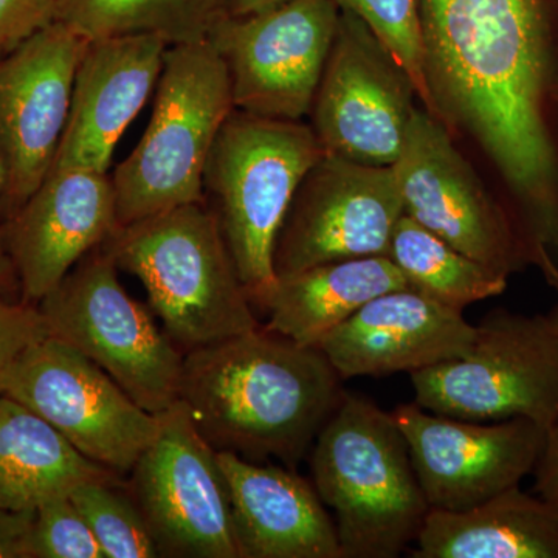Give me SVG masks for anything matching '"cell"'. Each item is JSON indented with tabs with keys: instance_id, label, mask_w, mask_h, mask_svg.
<instances>
[{
	"instance_id": "1",
	"label": "cell",
	"mask_w": 558,
	"mask_h": 558,
	"mask_svg": "<svg viewBox=\"0 0 558 558\" xmlns=\"http://www.w3.org/2000/svg\"><path fill=\"white\" fill-rule=\"evenodd\" d=\"M433 116L468 131L505 175L532 264L558 289V168L545 120L543 0H418Z\"/></svg>"
},
{
	"instance_id": "2",
	"label": "cell",
	"mask_w": 558,
	"mask_h": 558,
	"mask_svg": "<svg viewBox=\"0 0 558 558\" xmlns=\"http://www.w3.org/2000/svg\"><path fill=\"white\" fill-rule=\"evenodd\" d=\"M343 395L319 349L259 325L186 352L179 400L216 451L275 458L293 469Z\"/></svg>"
},
{
	"instance_id": "3",
	"label": "cell",
	"mask_w": 558,
	"mask_h": 558,
	"mask_svg": "<svg viewBox=\"0 0 558 558\" xmlns=\"http://www.w3.org/2000/svg\"><path fill=\"white\" fill-rule=\"evenodd\" d=\"M315 490L336 513L341 558H396L429 512L391 413L344 391L311 454Z\"/></svg>"
},
{
	"instance_id": "4",
	"label": "cell",
	"mask_w": 558,
	"mask_h": 558,
	"mask_svg": "<svg viewBox=\"0 0 558 558\" xmlns=\"http://www.w3.org/2000/svg\"><path fill=\"white\" fill-rule=\"evenodd\" d=\"M102 245L119 270L140 279L183 354L258 328L219 220L205 202L120 227Z\"/></svg>"
},
{
	"instance_id": "5",
	"label": "cell",
	"mask_w": 558,
	"mask_h": 558,
	"mask_svg": "<svg viewBox=\"0 0 558 558\" xmlns=\"http://www.w3.org/2000/svg\"><path fill=\"white\" fill-rule=\"evenodd\" d=\"M323 150L312 128L234 109L220 128L204 174L215 211L250 301L277 281L275 244L296 190Z\"/></svg>"
},
{
	"instance_id": "6",
	"label": "cell",
	"mask_w": 558,
	"mask_h": 558,
	"mask_svg": "<svg viewBox=\"0 0 558 558\" xmlns=\"http://www.w3.org/2000/svg\"><path fill=\"white\" fill-rule=\"evenodd\" d=\"M233 110L229 70L209 40L168 47L148 128L110 175L120 227L205 202L209 153Z\"/></svg>"
},
{
	"instance_id": "7",
	"label": "cell",
	"mask_w": 558,
	"mask_h": 558,
	"mask_svg": "<svg viewBox=\"0 0 558 558\" xmlns=\"http://www.w3.org/2000/svg\"><path fill=\"white\" fill-rule=\"evenodd\" d=\"M38 307L49 337L105 369L142 409L161 414L178 402L185 354L121 286L105 245L87 253Z\"/></svg>"
},
{
	"instance_id": "8",
	"label": "cell",
	"mask_w": 558,
	"mask_h": 558,
	"mask_svg": "<svg viewBox=\"0 0 558 558\" xmlns=\"http://www.w3.org/2000/svg\"><path fill=\"white\" fill-rule=\"evenodd\" d=\"M414 402L464 421L558 422V330L549 315L492 311L462 357L410 374Z\"/></svg>"
},
{
	"instance_id": "9",
	"label": "cell",
	"mask_w": 558,
	"mask_h": 558,
	"mask_svg": "<svg viewBox=\"0 0 558 558\" xmlns=\"http://www.w3.org/2000/svg\"><path fill=\"white\" fill-rule=\"evenodd\" d=\"M3 395L35 411L81 454L120 476L131 473L159 435L160 414L142 409L105 369L53 337L21 355Z\"/></svg>"
},
{
	"instance_id": "10",
	"label": "cell",
	"mask_w": 558,
	"mask_h": 558,
	"mask_svg": "<svg viewBox=\"0 0 558 558\" xmlns=\"http://www.w3.org/2000/svg\"><path fill=\"white\" fill-rule=\"evenodd\" d=\"M126 484L160 557L240 558L229 487L218 451L178 400Z\"/></svg>"
},
{
	"instance_id": "11",
	"label": "cell",
	"mask_w": 558,
	"mask_h": 558,
	"mask_svg": "<svg viewBox=\"0 0 558 558\" xmlns=\"http://www.w3.org/2000/svg\"><path fill=\"white\" fill-rule=\"evenodd\" d=\"M333 0H290L226 17L209 35L229 70L234 109L300 121L311 112L336 38Z\"/></svg>"
},
{
	"instance_id": "12",
	"label": "cell",
	"mask_w": 558,
	"mask_h": 558,
	"mask_svg": "<svg viewBox=\"0 0 558 558\" xmlns=\"http://www.w3.org/2000/svg\"><path fill=\"white\" fill-rule=\"evenodd\" d=\"M391 167L403 213L418 226L508 278L532 263L519 226L492 201L446 123L427 109L414 110Z\"/></svg>"
},
{
	"instance_id": "13",
	"label": "cell",
	"mask_w": 558,
	"mask_h": 558,
	"mask_svg": "<svg viewBox=\"0 0 558 558\" xmlns=\"http://www.w3.org/2000/svg\"><path fill=\"white\" fill-rule=\"evenodd\" d=\"M410 76L355 14L340 11L315 95L314 130L325 154L391 167L416 106Z\"/></svg>"
},
{
	"instance_id": "14",
	"label": "cell",
	"mask_w": 558,
	"mask_h": 558,
	"mask_svg": "<svg viewBox=\"0 0 558 558\" xmlns=\"http://www.w3.org/2000/svg\"><path fill=\"white\" fill-rule=\"evenodd\" d=\"M89 43L53 21L0 60V223L31 199L53 168Z\"/></svg>"
},
{
	"instance_id": "15",
	"label": "cell",
	"mask_w": 558,
	"mask_h": 558,
	"mask_svg": "<svg viewBox=\"0 0 558 558\" xmlns=\"http://www.w3.org/2000/svg\"><path fill=\"white\" fill-rule=\"evenodd\" d=\"M403 202L392 167L323 154L296 190L275 244L277 277L333 263L388 256Z\"/></svg>"
},
{
	"instance_id": "16",
	"label": "cell",
	"mask_w": 558,
	"mask_h": 558,
	"mask_svg": "<svg viewBox=\"0 0 558 558\" xmlns=\"http://www.w3.org/2000/svg\"><path fill=\"white\" fill-rule=\"evenodd\" d=\"M429 509L461 512L534 472L546 428L524 417L484 422L432 413L416 402L392 411Z\"/></svg>"
},
{
	"instance_id": "17",
	"label": "cell",
	"mask_w": 558,
	"mask_h": 558,
	"mask_svg": "<svg viewBox=\"0 0 558 558\" xmlns=\"http://www.w3.org/2000/svg\"><path fill=\"white\" fill-rule=\"evenodd\" d=\"M119 229L109 174L51 170L31 199L0 223L20 299L38 306L87 253Z\"/></svg>"
},
{
	"instance_id": "18",
	"label": "cell",
	"mask_w": 558,
	"mask_h": 558,
	"mask_svg": "<svg viewBox=\"0 0 558 558\" xmlns=\"http://www.w3.org/2000/svg\"><path fill=\"white\" fill-rule=\"evenodd\" d=\"M462 312L407 286L368 301L315 348L341 380L416 373L469 351L476 326Z\"/></svg>"
},
{
	"instance_id": "19",
	"label": "cell",
	"mask_w": 558,
	"mask_h": 558,
	"mask_svg": "<svg viewBox=\"0 0 558 558\" xmlns=\"http://www.w3.org/2000/svg\"><path fill=\"white\" fill-rule=\"evenodd\" d=\"M168 47L153 35L90 40L51 170L109 174L117 143L156 90Z\"/></svg>"
},
{
	"instance_id": "20",
	"label": "cell",
	"mask_w": 558,
	"mask_h": 558,
	"mask_svg": "<svg viewBox=\"0 0 558 558\" xmlns=\"http://www.w3.org/2000/svg\"><path fill=\"white\" fill-rule=\"evenodd\" d=\"M240 558H341L336 521L292 469L218 451Z\"/></svg>"
},
{
	"instance_id": "21",
	"label": "cell",
	"mask_w": 558,
	"mask_h": 558,
	"mask_svg": "<svg viewBox=\"0 0 558 558\" xmlns=\"http://www.w3.org/2000/svg\"><path fill=\"white\" fill-rule=\"evenodd\" d=\"M407 286L409 282L391 258L368 256L333 260L277 277L252 304L266 312L264 328L301 347L315 348L368 301Z\"/></svg>"
},
{
	"instance_id": "22",
	"label": "cell",
	"mask_w": 558,
	"mask_h": 558,
	"mask_svg": "<svg viewBox=\"0 0 558 558\" xmlns=\"http://www.w3.org/2000/svg\"><path fill=\"white\" fill-rule=\"evenodd\" d=\"M413 558H558V501L513 486L475 508L429 509Z\"/></svg>"
},
{
	"instance_id": "23",
	"label": "cell",
	"mask_w": 558,
	"mask_h": 558,
	"mask_svg": "<svg viewBox=\"0 0 558 558\" xmlns=\"http://www.w3.org/2000/svg\"><path fill=\"white\" fill-rule=\"evenodd\" d=\"M92 480H121L21 402L0 396V508L36 510Z\"/></svg>"
},
{
	"instance_id": "24",
	"label": "cell",
	"mask_w": 558,
	"mask_h": 558,
	"mask_svg": "<svg viewBox=\"0 0 558 558\" xmlns=\"http://www.w3.org/2000/svg\"><path fill=\"white\" fill-rule=\"evenodd\" d=\"M229 14L227 0H54L53 21L89 40L153 35L174 47L208 40Z\"/></svg>"
},
{
	"instance_id": "25",
	"label": "cell",
	"mask_w": 558,
	"mask_h": 558,
	"mask_svg": "<svg viewBox=\"0 0 558 558\" xmlns=\"http://www.w3.org/2000/svg\"><path fill=\"white\" fill-rule=\"evenodd\" d=\"M388 258L410 288L454 310L494 299L508 288V277L451 247L405 213L392 233Z\"/></svg>"
},
{
	"instance_id": "26",
	"label": "cell",
	"mask_w": 558,
	"mask_h": 558,
	"mask_svg": "<svg viewBox=\"0 0 558 558\" xmlns=\"http://www.w3.org/2000/svg\"><path fill=\"white\" fill-rule=\"evenodd\" d=\"M105 558L160 557L148 523L123 480H92L70 492Z\"/></svg>"
},
{
	"instance_id": "27",
	"label": "cell",
	"mask_w": 558,
	"mask_h": 558,
	"mask_svg": "<svg viewBox=\"0 0 558 558\" xmlns=\"http://www.w3.org/2000/svg\"><path fill=\"white\" fill-rule=\"evenodd\" d=\"M340 11L355 14L391 51L410 76L417 97L432 112L422 54L418 0H333Z\"/></svg>"
},
{
	"instance_id": "28",
	"label": "cell",
	"mask_w": 558,
	"mask_h": 558,
	"mask_svg": "<svg viewBox=\"0 0 558 558\" xmlns=\"http://www.w3.org/2000/svg\"><path fill=\"white\" fill-rule=\"evenodd\" d=\"M27 558H105L89 524L70 495L35 510Z\"/></svg>"
},
{
	"instance_id": "29",
	"label": "cell",
	"mask_w": 558,
	"mask_h": 558,
	"mask_svg": "<svg viewBox=\"0 0 558 558\" xmlns=\"http://www.w3.org/2000/svg\"><path fill=\"white\" fill-rule=\"evenodd\" d=\"M46 337L49 330L36 304L0 292V396L21 355Z\"/></svg>"
},
{
	"instance_id": "30",
	"label": "cell",
	"mask_w": 558,
	"mask_h": 558,
	"mask_svg": "<svg viewBox=\"0 0 558 558\" xmlns=\"http://www.w3.org/2000/svg\"><path fill=\"white\" fill-rule=\"evenodd\" d=\"M54 0H0V60L53 22Z\"/></svg>"
},
{
	"instance_id": "31",
	"label": "cell",
	"mask_w": 558,
	"mask_h": 558,
	"mask_svg": "<svg viewBox=\"0 0 558 558\" xmlns=\"http://www.w3.org/2000/svg\"><path fill=\"white\" fill-rule=\"evenodd\" d=\"M35 510L0 508V558H27Z\"/></svg>"
},
{
	"instance_id": "32",
	"label": "cell",
	"mask_w": 558,
	"mask_h": 558,
	"mask_svg": "<svg viewBox=\"0 0 558 558\" xmlns=\"http://www.w3.org/2000/svg\"><path fill=\"white\" fill-rule=\"evenodd\" d=\"M532 475L535 494L558 501V422L546 429L545 446Z\"/></svg>"
},
{
	"instance_id": "33",
	"label": "cell",
	"mask_w": 558,
	"mask_h": 558,
	"mask_svg": "<svg viewBox=\"0 0 558 558\" xmlns=\"http://www.w3.org/2000/svg\"><path fill=\"white\" fill-rule=\"evenodd\" d=\"M3 175L2 167H0V194H2ZM0 292L5 295H20V286H17L16 275H14L13 266H11L5 248H3L2 236H0Z\"/></svg>"
},
{
	"instance_id": "34",
	"label": "cell",
	"mask_w": 558,
	"mask_h": 558,
	"mask_svg": "<svg viewBox=\"0 0 558 558\" xmlns=\"http://www.w3.org/2000/svg\"><path fill=\"white\" fill-rule=\"evenodd\" d=\"M288 2L290 0H227V7L231 16H250V14L277 9Z\"/></svg>"
},
{
	"instance_id": "35",
	"label": "cell",
	"mask_w": 558,
	"mask_h": 558,
	"mask_svg": "<svg viewBox=\"0 0 558 558\" xmlns=\"http://www.w3.org/2000/svg\"><path fill=\"white\" fill-rule=\"evenodd\" d=\"M549 318L553 319L554 326H556V329L558 330V304L556 307H554L553 311L549 312Z\"/></svg>"
}]
</instances>
